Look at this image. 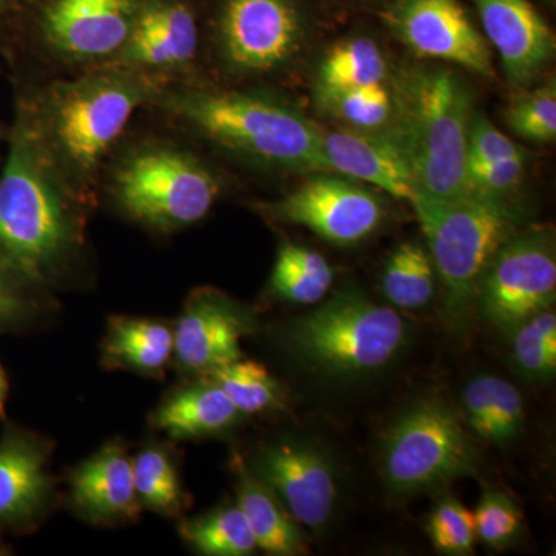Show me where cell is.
<instances>
[{
  "label": "cell",
  "instance_id": "cell-19",
  "mask_svg": "<svg viewBox=\"0 0 556 556\" xmlns=\"http://www.w3.org/2000/svg\"><path fill=\"white\" fill-rule=\"evenodd\" d=\"M199 53V27L188 7L156 2L138 11L126 46L109 65L153 72L188 67Z\"/></svg>",
  "mask_w": 556,
  "mask_h": 556
},
{
  "label": "cell",
  "instance_id": "cell-17",
  "mask_svg": "<svg viewBox=\"0 0 556 556\" xmlns=\"http://www.w3.org/2000/svg\"><path fill=\"white\" fill-rule=\"evenodd\" d=\"M321 156L325 172L367 182L409 204L417 199L412 163L394 131L324 129Z\"/></svg>",
  "mask_w": 556,
  "mask_h": 556
},
{
  "label": "cell",
  "instance_id": "cell-24",
  "mask_svg": "<svg viewBox=\"0 0 556 556\" xmlns=\"http://www.w3.org/2000/svg\"><path fill=\"white\" fill-rule=\"evenodd\" d=\"M102 351L105 364L112 367L161 375L174 356V331L150 318L112 317Z\"/></svg>",
  "mask_w": 556,
  "mask_h": 556
},
{
  "label": "cell",
  "instance_id": "cell-4",
  "mask_svg": "<svg viewBox=\"0 0 556 556\" xmlns=\"http://www.w3.org/2000/svg\"><path fill=\"white\" fill-rule=\"evenodd\" d=\"M397 116L394 134L401 139L417 197L450 201L468 193L467 141L473 98L455 72L415 65L393 78Z\"/></svg>",
  "mask_w": 556,
  "mask_h": 556
},
{
  "label": "cell",
  "instance_id": "cell-14",
  "mask_svg": "<svg viewBox=\"0 0 556 556\" xmlns=\"http://www.w3.org/2000/svg\"><path fill=\"white\" fill-rule=\"evenodd\" d=\"M135 0H51L42 36L68 62H112L129 39L137 17Z\"/></svg>",
  "mask_w": 556,
  "mask_h": 556
},
{
  "label": "cell",
  "instance_id": "cell-12",
  "mask_svg": "<svg viewBox=\"0 0 556 556\" xmlns=\"http://www.w3.org/2000/svg\"><path fill=\"white\" fill-rule=\"evenodd\" d=\"M305 42L292 0H226L218 25L223 61L240 75H266L294 60Z\"/></svg>",
  "mask_w": 556,
  "mask_h": 556
},
{
  "label": "cell",
  "instance_id": "cell-15",
  "mask_svg": "<svg viewBox=\"0 0 556 556\" xmlns=\"http://www.w3.org/2000/svg\"><path fill=\"white\" fill-rule=\"evenodd\" d=\"M252 329L248 314L217 289L190 295L174 331L179 369L206 376L241 357L240 342Z\"/></svg>",
  "mask_w": 556,
  "mask_h": 556
},
{
  "label": "cell",
  "instance_id": "cell-33",
  "mask_svg": "<svg viewBox=\"0 0 556 556\" xmlns=\"http://www.w3.org/2000/svg\"><path fill=\"white\" fill-rule=\"evenodd\" d=\"M504 118L519 138L533 144H551L556 139V83L522 91L508 102Z\"/></svg>",
  "mask_w": 556,
  "mask_h": 556
},
{
  "label": "cell",
  "instance_id": "cell-39",
  "mask_svg": "<svg viewBox=\"0 0 556 556\" xmlns=\"http://www.w3.org/2000/svg\"><path fill=\"white\" fill-rule=\"evenodd\" d=\"M10 383L9 376H7L5 369L0 364V419L7 417V397H9Z\"/></svg>",
  "mask_w": 556,
  "mask_h": 556
},
{
  "label": "cell",
  "instance_id": "cell-3",
  "mask_svg": "<svg viewBox=\"0 0 556 556\" xmlns=\"http://www.w3.org/2000/svg\"><path fill=\"white\" fill-rule=\"evenodd\" d=\"M152 104L241 159L276 169L325 172L324 129L294 105L270 94L160 87Z\"/></svg>",
  "mask_w": 556,
  "mask_h": 556
},
{
  "label": "cell",
  "instance_id": "cell-42",
  "mask_svg": "<svg viewBox=\"0 0 556 556\" xmlns=\"http://www.w3.org/2000/svg\"><path fill=\"white\" fill-rule=\"evenodd\" d=\"M0 139H2V127H0Z\"/></svg>",
  "mask_w": 556,
  "mask_h": 556
},
{
  "label": "cell",
  "instance_id": "cell-31",
  "mask_svg": "<svg viewBox=\"0 0 556 556\" xmlns=\"http://www.w3.org/2000/svg\"><path fill=\"white\" fill-rule=\"evenodd\" d=\"M240 415H260L283 404V391L265 365L254 361H237L208 372Z\"/></svg>",
  "mask_w": 556,
  "mask_h": 556
},
{
  "label": "cell",
  "instance_id": "cell-2",
  "mask_svg": "<svg viewBox=\"0 0 556 556\" xmlns=\"http://www.w3.org/2000/svg\"><path fill=\"white\" fill-rule=\"evenodd\" d=\"M160 86L137 70L108 65L58 80L31 102H21L51 163L76 192H89L131 116Z\"/></svg>",
  "mask_w": 556,
  "mask_h": 556
},
{
  "label": "cell",
  "instance_id": "cell-20",
  "mask_svg": "<svg viewBox=\"0 0 556 556\" xmlns=\"http://www.w3.org/2000/svg\"><path fill=\"white\" fill-rule=\"evenodd\" d=\"M76 511L97 525L137 521L141 504L135 492L131 457L121 442H110L84 460L70 477Z\"/></svg>",
  "mask_w": 556,
  "mask_h": 556
},
{
  "label": "cell",
  "instance_id": "cell-38",
  "mask_svg": "<svg viewBox=\"0 0 556 556\" xmlns=\"http://www.w3.org/2000/svg\"><path fill=\"white\" fill-rule=\"evenodd\" d=\"M526 155L514 139L503 134L484 113H473L468 129L467 161H493Z\"/></svg>",
  "mask_w": 556,
  "mask_h": 556
},
{
  "label": "cell",
  "instance_id": "cell-26",
  "mask_svg": "<svg viewBox=\"0 0 556 556\" xmlns=\"http://www.w3.org/2000/svg\"><path fill=\"white\" fill-rule=\"evenodd\" d=\"M318 109L340 127L362 131H393L397 101L393 79L353 89L316 90Z\"/></svg>",
  "mask_w": 556,
  "mask_h": 556
},
{
  "label": "cell",
  "instance_id": "cell-35",
  "mask_svg": "<svg viewBox=\"0 0 556 556\" xmlns=\"http://www.w3.org/2000/svg\"><path fill=\"white\" fill-rule=\"evenodd\" d=\"M477 536L485 546L503 551L521 535L522 515L507 493L486 489L473 514Z\"/></svg>",
  "mask_w": 556,
  "mask_h": 556
},
{
  "label": "cell",
  "instance_id": "cell-9",
  "mask_svg": "<svg viewBox=\"0 0 556 556\" xmlns=\"http://www.w3.org/2000/svg\"><path fill=\"white\" fill-rule=\"evenodd\" d=\"M556 298V248L551 229L517 232L486 266L478 291L486 324L508 334L521 321L551 309Z\"/></svg>",
  "mask_w": 556,
  "mask_h": 556
},
{
  "label": "cell",
  "instance_id": "cell-22",
  "mask_svg": "<svg viewBox=\"0 0 556 556\" xmlns=\"http://www.w3.org/2000/svg\"><path fill=\"white\" fill-rule=\"evenodd\" d=\"M239 415L225 391L203 376L170 394L153 413L152 424L170 438L195 439L228 430Z\"/></svg>",
  "mask_w": 556,
  "mask_h": 556
},
{
  "label": "cell",
  "instance_id": "cell-36",
  "mask_svg": "<svg viewBox=\"0 0 556 556\" xmlns=\"http://www.w3.org/2000/svg\"><path fill=\"white\" fill-rule=\"evenodd\" d=\"M526 155L493 161H467L468 192L504 200L521 185L526 175Z\"/></svg>",
  "mask_w": 556,
  "mask_h": 556
},
{
  "label": "cell",
  "instance_id": "cell-10",
  "mask_svg": "<svg viewBox=\"0 0 556 556\" xmlns=\"http://www.w3.org/2000/svg\"><path fill=\"white\" fill-rule=\"evenodd\" d=\"M247 467L299 526L320 532L331 522L339 504L340 473L324 445L309 439H280L262 445Z\"/></svg>",
  "mask_w": 556,
  "mask_h": 556
},
{
  "label": "cell",
  "instance_id": "cell-34",
  "mask_svg": "<svg viewBox=\"0 0 556 556\" xmlns=\"http://www.w3.org/2000/svg\"><path fill=\"white\" fill-rule=\"evenodd\" d=\"M427 533L441 554H473L475 541L478 540L473 511L468 510L455 496H445L431 510Z\"/></svg>",
  "mask_w": 556,
  "mask_h": 556
},
{
  "label": "cell",
  "instance_id": "cell-6",
  "mask_svg": "<svg viewBox=\"0 0 556 556\" xmlns=\"http://www.w3.org/2000/svg\"><path fill=\"white\" fill-rule=\"evenodd\" d=\"M412 206L444 287L448 320L464 325L477 305L486 266L518 232L517 215L506 201L473 192L450 201L417 197Z\"/></svg>",
  "mask_w": 556,
  "mask_h": 556
},
{
  "label": "cell",
  "instance_id": "cell-41",
  "mask_svg": "<svg viewBox=\"0 0 556 556\" xmlns=\"http://www.w3.org/2000/svg\"><path fill=\"white\" fill-rule=\"evenodd\" d=\"M544 2H546V3H547V5L555 7V2H556V0H544Z\"/></svg>",
  "mask_w": 556,
  "mask_h": 556
},
{
  "label": "cell",
  "instance_id": "cell-23",
  "mask_svg": "<svg viewBox=\"0 0 556 556\" xmlns=\"http://www.w3.org/2000/svg\"><path fill=\"white\" fill-rule=\"evenodd\" d=\"M464 417L471 433L504 447L525 430V401L517 388L495 375L478 376L463 393Z\"/></svg>",
  "mask_w": 556,
  "mask_h": 556
},
{
  "label": "cell",
  "instance_id": "cell-32",
  "mask_svg": "<svg viewBox=\"0 0 556 556\" xmlns=\"http://www.w3.org/2000/svg\"><path fill=\"white\" fill-rule=\"evenodd\" d=\"M514 367L530 382H546L556 372V316L546 309L508 332Z\"/></svg>",
  "mask_w": 556,
  "mask_h": 556
},
{
  "label": "cell",
  "instance_id": "cell-13",
  "mask_svg": "<svg viewBox=\"0 0 556 556\" xmlns=\"http://www.w3.org/2000/svg\"><path fill=\"white\" fill-rule=\"evenodd\" d=\"M382 17L388 30L417 58L495 78L486 40L457 0H394Z\"/></svg>",
  "mask_w": 556,
  "mask_h": 556
},
{
  "label": "cell",
  "instance_id": "cell-21",
  "mask_svg": "<svg viewBox=\"0 0 556 556\" xmlns=\"http://www.w3.org/2000/svg\"><path fill=\"white\" fill-rule=\"evenodd\" d=\"M232 464L237 477V506L247 518L257 548L276 556L306 554L305 536L283 504L249 471L241 457Z\"/></svg>",
  "mask_w": 556,
  "mask_h": 556
},
{
  "label": "cell",
  "instance_id": "cell-18",
  "mask_svg": "<svg viewBox=\"0 0 556 556\" xmlns=\"http://www.w3.org/2000/svg\"><path fill=\"white\" fill-rule=\"evenodd\" d=\"M510 86L527 89L554 60V31L529 0H473Z\"/></svg>",
  "mask_w": 556,
  "mask_h": 556
},
{
  "label": "cell",
  "instance_id": "cell-25",
  "mask_svg": "<svg viewBox=\"0 0 556 556\" xmlns=\"http://www.w3.org/2000/svg\"><path fill=\"white\" fill-rule=\"evenodd\" d=\"M334 270L324 255L302 244L283 243L269 278L274 298L294 305H316L332 287Z\"/></svg>",
  "mask_w": 556,
  "mask_h": 556
},
{
  "label": "cell",
  "instance_id": "cell-1",
  "mask_svg": "<svg viewBox=\"0 0 556 556\" xmlns=\"http://www.w3.org/2000/svg\"><path fill=\"white\" fill-rule=\"evenodd\" d=\"M80 201L20 104L0 172V269L35 288L53 283L84 244Z\"/></svg>",
  "mask_w": 556,
  "mask_h": 556
},
{
  "label": "cell",
  "instance_id": "cell-7",
  "mask_svg": "<svg viewBox=\"0 0 556 556\" xmlns=\"http://www.w3.org/2000/svg\"><path fill=\"white\" fill-rule=\"evenodd\" d=\"M110 192L127 217L160 232H175L206 217L222 185L189 150L148 142L118 161Z\"/></svg>",
  "mask_w": 556,
  "mask_h": 556
},
{
  "label": "cell",
  "instance_id": "cell-11",
  "mask_svg": "<svg viewBox=\"0 0 556 556\" xmlns=\"http://www.w3.org/2000/svg\"><path fill=\"white\" fill-rule=\"evenodd\" d=\"M262 212L276 222L303 226L339 247L368 239L386 217L379 195L331 172H316L283 199L263 204Z\"/></svg>",
  "mask_w": 556,
  "mask_h": 556
},
{
  "label": "cell",
  "instance_id": "cell-30",
  "mask_svg": "<svg viewBox=\"0 0 556 556\" xmlns=\"http://www.w3.org/2000/svg\"><path fill=\"white\" fill-rule=\"evenodd\" d=\"M135 492L141 507H148L164 517H177L185 510L188 496L174 459L166 450L150 447L131 457Z\"/></svg>",
  "mask_w": 556,
  "mask_h": 556
},
{
  "label": "cell",
  "instance_id": "cell-27",
  "mask_svg": "<svg viewBox=\"0 0 556 556\" xmlns=\"http://www.w3.org/2000/svg\"><path fill=\"white\" fill-rule=\"evenodd\" d=\"M390 64L371 38L340 40L318 62L316 90L353 89L390 83Z\"/></svg>",
  "mask_w": 556,
  "mask_h": 556
},
{
  "label": "cell",
  "instance_id": "cell-40",
  "mask_svg": "<svg viewBox=\"0 0 556 556\" xmlns=\"http://www.w3.org/2000/svg\"><path fill=\"white\" fill-rule=\"evenodd\" d=\"M7 2H9V0H0V11L3 10V7L7 5Z\"/></svg>",
  "mask_w": 556,
  "mask_h": 556
},
{
  "label": "cell",
  "instance_id": "cell-8",
  "mask_svg": "<svg viewBox=\"0 0 556 556\" xmlns=\"http://www.w3.org/2000/svg\"><path fill=\"white\" fill-rule=\"evenodd\" d=\"M479 453L455 409L427 397L399 415L382 442L380 471L390 493L417 496L475 478Z\"/></svg>",
  "mask_w": 556,
  "mask_h": 556
},
{
  "label": "cell",
  "instance_id": "cell-37",
  "mask_svg": "<svg viewBox=\"0 0 556 556\" xmlns=\"http://www.w3.org/2000/svg\"><path fill=\"white\" fill-rule=\"evenodd\" d=\"M39 291L0 269V334L25 328L39 316Z\"/></svg>",
  "mask_w": 556,
  "mask_h": 556
},
{
  "label": "cell",
  "instance_id": "cell-5",
  "mask_svg": "<svg viewBox=\"0 0 556 556\" xmlns=\"http://www.w3.org/2000/svg\"><path fill=\"white\" fill-rule=\"evenodd\" d=\"M285 342L313 371L357 379L375 375L401 354L407 325L396 311L351 287L292 320Z\"/></svg>",
  "mask_w": 556,
  "mask_h": 556
},
{
  "label": "cell",
  "instance_id": "cell-28",
  "mask_svg": "<svg viewBox=\"0 0 556 556\" xmlns=\"http://www.w3.org/2000/svg\"><path fill=\"white\" fill-rule=\"evenodd\" d=\"M437 269L428 249L415 241L399 244L382 273L383 295L402 309L427 306L437 291Z\"/></svg>",
  "mask_w": 556,
  "mask_h": 556
},
{
  "label": "cell",
  "instance_id": "cell-29",
  "mask_svg": "<svg viewBox=\"0 0 556 556\" xmlns=\"http://www.w3.org/2000/svg\"><path fill=\"white\" fill-rule=\"evenodd\" d=\"M179 535L204 555L247 556L257 551L255 538L237 504H225L203 517L181 522Z\"/></svg>",
  "mask_w": 556,
  "mask_h": 556
},
{
  "label": "cell",
  "instance_id": "cell-16",
  "mask_svg": "<svg viewBox=\"0 0 556 556\" xmlns=\"http://www.w3.org/2000/svg\"><path fill=\"white\" fill-rule=\"evenodd\" d=\"M49 442L20 427L0 438V530L28 532L49 514L54 479Z\"/></svg>",
  "mask_w": 556,
  "mask_h": 556
}]
</instances>
